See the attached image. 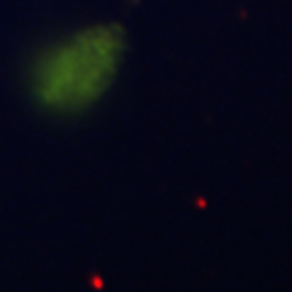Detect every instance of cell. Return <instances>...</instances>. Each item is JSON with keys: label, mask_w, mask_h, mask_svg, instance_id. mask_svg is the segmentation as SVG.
<instances>
[{"label": "cell", "mask_w": 292, "mask_h": 292, "mask_svg": "<svg viewBox=\"0 0 292 292\" xmlns=\"http://www.w3.org/2000/svg\"><path fill=\"white\" fill-rule=\"evenodd\" d=\"M122 54L114 27H95L54 46L34 66V95L54 110H78L110 85Z\"/></svg>", "instance_id": "obj_1"}]
</instances>
